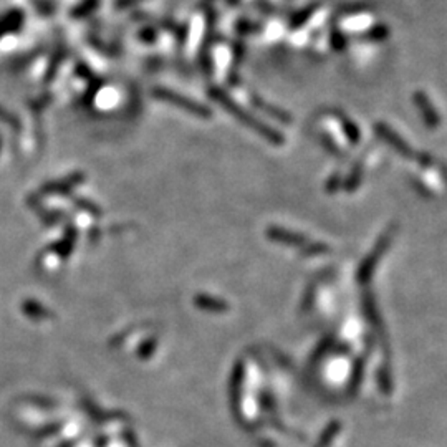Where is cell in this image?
<instances>
[{
    "label": "cell",
    "mask_w": 447,
    "mask_h": 447,
    "mask_svg": "<svg viewBox=\"0 0 447 447\" xmlns=\"http://www.w3.org/2000/svg\"><path fill=\"white\" fill-rule=\"evenodd\" d=\"M214 2H216V0H200V2H199V9H211V5Z\"/></svg>",
    "instance_id": "cell-10"
},
{
    "label": "cell",
    "mask_w": 447,
    "mask_h": 447,
    "mask_svg": "<svg viewBox=\"0 0 447 447\" xmlns=\"http://www.w3.org/2000/svg\"><path fill=\"white\" fill-rule=\"evenodd\" d=\"M389 37V28L388 25H382V23H378L363 34L365 40H369V42H382Z\"/></svg>",
    "instance_id": "cell-4"
},
{
    "label": "cell",
    "mask_w": 447,
    "mask_h": 447,
    "mask_svg": "<svg viewBox=\"0 0 447 447\" xmlns=\"http://www.w3.org/2000/svg\"><path fill=\"white\" fill-rule=\"evenodd\" d=\"M330 43H332V47L335 48L336 51H341L348 45V40H346L343 32L338 30V28H333L332 34H330Z\"/></svg>",
    "instance_id": "cell-6"
},
{
    "label": "cell",
    "mask_w": 447,
    "mask_h": 447,
    "mask_svg": "<svg viewBox=\"0 0 447 447\" xmlns=\"http://www.w3.org/2000/svg\"><path fill=\"white\" fill-rule=\"evenodd\" d=\"M363 10H368V7H366V5H352V7H343V9H341L343 14H349V12H363Z\"/></svg>",
    "instance_id": "cell-9"
},
{
    "label": "cell",
    "mask_w": 447,
    "mask_h": 447,
    "mask_svg": "<svg viewBox=\"0 0 447 447\" xmlns=\"http://www.w3.org/2000/svg\"><path fill=\"white\" fill-rule=\"evenodd\" d=\"M156 95L161 96V98L168 100V102L179 104V106L186 108V110L192 111V113H196V115H200V116H207V115H209L207 108L200 106V104H197V103H194V102H191V100L184 98V96H181V95H177V93H172V91H168V90H158V91H156Z\"/></svg>",
    "instance_id": "cell-1"
},
{
    "label": "cell",
    "mask_w": 447,
    "mask_h": 447,
    "mask_svg": "<svg viewBox=\"0 0 447 447\" xmlns=\"http://www.w3.org/2000/svg\"><path fill=\"white\" fill-rule=\"evenodd\" d=\"M236 30L237 34L240 35H252V34H259L262 30V25L257 22H252L249 19H240L236 22Z\"/></svg>",
    "instance_id": "cell-5"
},
{
    "label": "cell",
    "mask_w": 447,
    "mask_h": 447,
    "mask_svg": "<svg viewBox=\"0 0 447 447\" xmlns=\"http://www.w3.org/2000/svg\"><path fill=\"white\" fill-rule=\"evenodd\" d=\"M23 23V14L20 10H10L0 17V37L19 30Z\"/></svg>",
    "instance_id": "cell-2"
},
{
    "label": "cell",
    "mask_w": 447,
    "mask_h": 447,
    "mask_svg": "<svg viewBox=\"0 0 447 447\" xmlns=\"http://www.w3.org/2000/svg\"><path fill=\"white\" fill-rule=\"evenodd\" d=\"M318 9H320V3H310L308 7H305V9L295 12V14L290 17V22H288L290 28H298V27L305 25V23L312 19V15L315 14Z\"/></svg>",
    "instance_id": "cell-3"
},
{
    "label": "cell",
    "mask_w": 447,
    "mask_h": 447,
    "mask_svg": "<svg viewBox=\"0 0 447 447\" xmlns=\"http://www.w3.org/2000/svg\"><path fill=\"white\" fill-rule=\"evenodd\" d=\"M139 2H143V0H116V9H130Z\"/></svg>",
    "instance_id": "cell-8"
},
{
    "label": "cell",
    "mask_w": 447,
    "mask_h": 447,
    "mask_svg": "<svg viewBox=\"0 0 447 447\" xmlns=\"http://www.w3.org/2000/svg\"><path fill=\"white\" fill-rule=\"evenodd\" d=\"M139 38L143 40V42L152 43V42H156V38H158V34H156L154 28L146 27V28H143V30L139 32Z\"/></svg>",
    "instance_id": "cell-7"
}]
</instances>
